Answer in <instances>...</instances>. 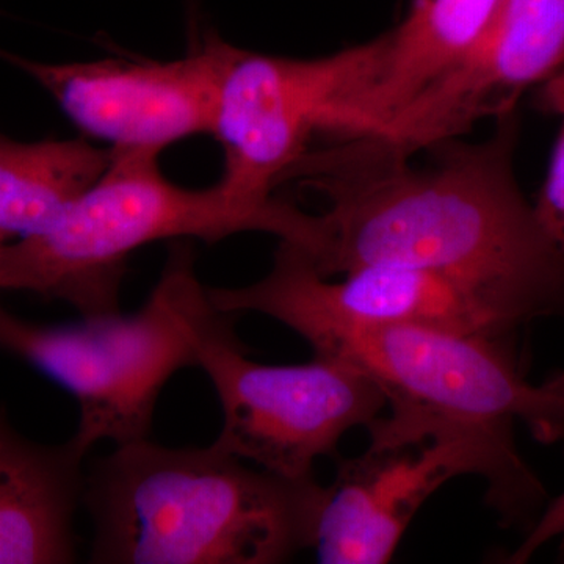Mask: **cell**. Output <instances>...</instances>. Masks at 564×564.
Instances as JSON below:
<instances>
[{"mask_svg": "<svg viewBox=\"0 0 564 564\" xmlns=\"http://www.w3.org/2000/svg\"><path fill=\"white\" fill-rule=\"evenodd\" d=\"M555 538L564 540V492L545 508L543 514L530 527L524 543L510 556V563H525L538 551Z\"/></svg>", "mask_w": 564, "mask_h": 564, "instance_id": "2e32d148", "label": "cell"}, {"mask_svg": "<svg viewBox=\"0 0 564 564\" xmlns=\"http://www.w3.org/2000/svg\"><path fill=\"white\" fill-rule=\"evenodd\" d=\"M3 240H6V237H3V234L0 232V251H2L3 248Z\"/></svg>", "mask_w": 564, "mask_h": 564, "instance_id": "ac0fdd59", "label": "cell"}, {"mask_svg": "<svg viewBox=\"0 0 564 564\" xmlns=\"http://www.w3.org/2000/svg\"><path fill=\"white\" fill-rule=\"evenodd\" d=\"M87 456L74 437L62 445L32 443L0 406V564L76 560L74 518Z\"/></svg>", "mask_w": 564, "mask_h": 564, "instance_id": "4fadbf2b", "label": "cell"}, {"mask_svg": "<svg viewBox=\"0 0 564 564\" xmlns=\"http://www.w3.org/2000/svg\"><path fill=\"white\" fill-rule=\"evenodd\" d=\"M323 486L291 480L217 444L117 445L85 470L99 564H274L311 547Z\"/></svg>", "mask_w": 564, "mask_h": 564, "instance_id": "7a4b0ae2", "label": "cell"}, {"mask_svg": "<svg viewBox=\"0 0 564 564\" xmlns=\"http://www.w3.org/2000/svg\"><path fill=\"white\" fill-rule=\"evenodd\" d=\"M209 299L218 311L232 314L269 315L276 307L296 306L364 325H419L485 336H508L518 328L480 293L443 273L367 265L329 281L284 242L265 278L239 289H209Z\"/></svg>", "mask_w": 564, "mask_h": 564, "instance_id": "8fae6325", "label": "cell"}, {"mask_svg": "<svg viewBox=\"0 0 564 564\" xmlns=\"http://www.w3.org/2000/svg\"><path fill=\"white\" fill-rule=\"evenodd\" d=\"M502 0H413L402 24L361 44L339 140L370 139L469 54Z\"/></svg>", "mask_w": 564, "mask_h": 564, "instance_id": "7c38bea8", "label": "cell"}, {"mask_svg": "<svg viewBox=\"0 0 564 564\" xmlns=\"http://www.w3.org/2000/svg\"><path fill=\"white\" fill-rule=\"evenodd\" d=\"M236 46L209 35L174 61L20 62L77 128L115 152L161 154L214 131Z\"/></svg>", "mask_w": 564, "mask_h": 564, "instance_id": "9c48e42d", "label": "cell"}, {"mask_svg": "<svg viewBox=\"0 0 564 564\" xmlns=\"http://www.w3.org/2000/svg\"><path fill=\"white\" fill-rule=\"evenodd\" d=\"M111 150L85 139L25 141L0 133V232L35 236L106 172Z\"/></svg>", "mask_w": 564, "mask_h": 564, "instance_id": "5bb4252c", "label": "cell"}, {"mask_svg": "<svg viewBox=\"0 0 564 564\" xmlns=\"http://www.w3.org/2000/svg\"><path fill=\"white\" fill-rule=\"evenodd\" d=\"M562 68L564 0H502L469 54L364 144L411 159L459 139L486 118L513 115L530 87Z\"/></svg>", "mask_w": 564, "mask_h": 564, "instance_id": "30bf717a", "label": "cell"}, {"mask_svg": "<svg viewBox=\"0 0 564 564\" xmlns=\"http://www.w3.org/2000/svg\"><path fill=\"white\" fill-rule=\"evenodd\" d=\"M218 314L195 273L191 245L174 240L161 280L139 313L84 317L73 325L25 322L0 306V350L68 389L80 406L74 440H148L155 403L177 370L196 367L204 329Z\"/></svg>", "mask_w": 564, "mask_h": 564, "instance_id": "5b68a950", "label": "cell"}, {"mask_svg": "<svg viewBox=\"0 0 564 564\" xmlns=\"http://www.w3.org/2000/svg\"><path fill=\"white\" fill-rule=\"evenodd\" d=\"M356 58V47L317 58L236 47L212 131L225 154L223 187L245 203H269L315 133H333Z\"/></svg>", "mask_w": 564, "mask_h": 564, "instance_id": "ba28073f", "label": "cell"}, {"mask_svg": "<svg viewBox=\"0 0 564 564\" xmlns=\"http://www.w3.org/2000/svg\"><path fill=\"white\" fill-rule=\"evenodd\" d=\"M152 152H115L106 172L50 228L0 251V291L63 300L82 317L120 313L133 251L161 240L218 242L239 232L295 237L302 209L272 198L248 204L217 182L192 191L163 176Z\"/></svg>", "mask_w": 564, "mask_h": 564, "instance_id": "3957f363", "label": "cell"}, {"mask_svg": "<svg viewBox=\"0 0 564 564\" xmlns=\"http://www.w3.org/2000/svg\"><path fill=\"white\" fill-rule=\"evenodd\" d=\"M538 104L549 113L558 115L564 120V68L556 70L541 84Z\"/></svg>", "mask_w": 564, "mask_h": 564, "instance_id": "e0dca14e", "label": "cell"}, {"mask_svg": "<svg viewBox=\"0 0 564 564\" xmlns=\"http://www.w3.org/2000/svg\"><path fill=\"white\" fill-rule=\"evenodd\" d=\"M533 212L547 239L564 256V124Z\"/></svg>", "mask_w": 564, "mask_h": 564, "instance_id": "9a60e30c", "label": "cell"}, {"mask_svg": "<svg viewBox=\"0 0 564 564\" xmlns=\"http://www.w3.org/2000/svg\"><path fill=\"white\" fill-rule=\"evenodd\" d=\"M388 406V415L367 425V451L343 459L333 484L323 486L311 541L318 562H391L426 500L459 475L484 478L503 525L532 521L545 492L513 433L414 403Z\"/></svg>", "mask_w": 564, "mask_h": 564, "instance_id": "277c9868", "label": "cell"}, {"mask_svg": "<svg viewBox=\"0 0 564 564\" xmlns=\"http://www.w3.org/2000/svg\"><path fill=\"white\" fill-rule=\"evenodd\" d=\"M284 323L314 355L355 364L381 386L388 402L419 404L513 433L522 422L543 444L564 436V373L530 383L508 336L462 334L419 325H364L282 306Z\"/></svg>", "mask_w": 564, "mask_h": 564, "instance_id": "8992f818", "label": "cell"}, {"mask_svg": "<svg viewBox=\"0 0 564 564\" xmlns=\"http://www.w3.org/2000/svg\"><path fill=\"white\" fill-rule=\"evenodd\" d=\"M196 367L220 399L215 444L243 462L291 480L314 478V464L332 455L345 433L367 426L388 406L381 386L344 359L314 355L296 366L248 358L236 314L221 313L204 329Z\"/></svg>", "mask_w": 564, "mask_h": 564, "instance_id": "52a82bcc", "label": "cell"}, {"mask_svg": "<svg viewBox=\"0 0 564 564\" xmlns=\"http://www.w3.org/2000/svg\"><path fill=\"white\" fill-rule=\"evenodd\" d=\"M511 117L481 143L437 144L436 162L422 169L344 141L304 152L284 181H302L326 209L313 214L311 242L296 250L325 278L367 265L432 270L480 293L516 326L564 321V256L519 191Z\"/></svg>", "mask_w": 564, "mask_h": 564, "instance_id": "6da1fadb", "label": "cell"}]
</instances>
